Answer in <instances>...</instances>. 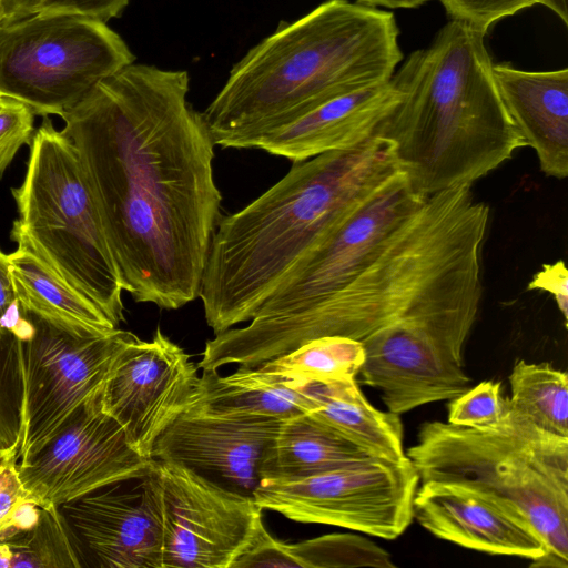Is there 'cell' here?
<instances>
[{"instance_id":"obj_18","label":"cell","mask_w":568,"mask_h":568,"mask_svg":"<svg viewBox=\"0 0 568 568\" xmlns=\"http://www.w3.org/2000/svg\"><path fill=\"white\" fill-rule=\"evenodd\" d=\"M419 484L413 503L414 517L434 536L491 555L532 560L546 554L544 539L511 503L464 485Z\"/></svg>"},{"instance_id":"obj_10","label":"cell","mask_w":568,"mask_h":568,"mask_svg":"<svg viewBox=\"0 0 568 568\" xmlns=\"http://www.w3.org/2000/svg\"><path fill=\"white\" fill-rule=\"evenodd\" d=\"M24 311L31 329L20 341L23 405L18 462L36 454L101 388L112 361L134 337L120 328L81 334Z\"/></svg>"},{"instance_id":"obj_23","label":"cell","mask_w":568,"mask_h":568,"mask_svg":"<svg viewBox=\"0 0 568 568\" xmlns=\"http://www.w3.org/2000/svg\"><path fill=\"white\" fill-rule=\"evenodd\" d=\"M8 256L14 288L26 310L81 334H104L119 328L27 247L18 245Z\"/></svg>"},{"instance_id":"obj_16","label":"cell","mask_w":568,"mask_h":568,"mask_svg":"<svg viewBox=\"0 0 568 568\" xmlns=\"http://www.w3.org/2000/svg\"><path fill=\"white\" fill-rule=\"evenodd\" d=\"M83 567L162 568L163 526L154 470L59 506Z\"/></svg>"},{"instance_id":"obj_25","label":"cell","mask_w":568,"mask_h":568,"mask_svg":"<svg viewBox=\"0 0 568 568\" xmlns=\"http://www.w3.org/2000/svg\"><path fill=\"white\" fill-rule=\"evenodd\" d=\"M250 567H379L394 568L390 555L376 544L354 534H329L288 544L262 528L251 547L232 568Z\"/></svg>"},{"instance_id":"obj_17","label":"cell","mask_w":568,"mask_h":568,"mask_svg":"<svg viewBox=\"0 0 568 568\" xmlns=\"http://www.w3.org/2000/svg\"><path fill=\"white\" fill-rule=\"evenodd\" d=\"M283 420L187 408L155 440L151 459L181 465L224 489L254 498Z\"/></svg>"},{"instance_id":"obj_24","label":"cell","mask_w":568,"mask_h":568,"mask_svg":"<svg viewBox=\"0 0 568 568\" xmlns=\"http://www.w3.org/2000/svg\"><path fill=\"white\" fill-rule=\"evenodd\" d=\"M372 456L366 448L304 413L282 422L265 465L264 478L307 477Z\"/></svg>"},{"instance_id":"obj_29","label":"cell","mask_w":568,"mask_h":568,"mask_svg":"<svg viewBox=\"0 0 568 568\" xmlns=\"http://www.w3.org/2000/svg\"><path fill=\"white\" fill-rule=\"evenodd\" d=\"M22 405L20 339L13 334L0 335V449L19 450Z\"/></svg>"},{"instance_id":"obj_22","label":"cell","mask_w":568,"mask_h":568,"mask_svg":"<svg viewBox=\"0 0 568 568\" xmlns=\"http://www.w3.org/2000/svg\"><path fill=\"white\" fill-rule=\"evenodd\" d=\"M310 415L327 424L372 455L392 460L406 457L399 414L373 407L356 379L307 384Z\"/></svg>"},{"instance_id":"obj_5","label":"cell","mask_w":568,"mask_h":568,"mask_svg":"<svg viewBox=\"0 0 568 568\" xmlns=\"http://www.w3.org/2000/svg\"><path fill=\"white\" fill-rule=\"evenodd\" d=\"M485 36L449 20L390 78L400 99L375 135L393 145L424 197L473 184L527 146L497 90Z\"/></svg>"},{"instance_id":"obj_40","label":"cell","mask_w":568,"mask_h":568,"mask_svg":"<svg viewBox=\"0 0 568 568\" xmlns=\"http://www.w3.org/2000/svg\"><path fill=\"white\" fill-rule=\"evenodd\" d=\"M12 556L7 544L0 540V568H11Z\"/></svg>"},{"instance_id":"obj_9","label":"cell","mask_w":568,"mask_h":568,"mask_svg":"<svg viewBox=\"0 0 568 568\" xmlns=\"http://www.w3.org/2000/svg\"><path fill=\"white\" fill-rule=\"evenodd\" d=\"M419 475L408 457H368L316 475L264 478L254 500L264 510L307 524L395 539L414 518Z\"/></svg>"},{"instance_id":"obj_15","label":"cell","mask_w":568,"mask_h":568,"mask_svg":"<svg viewBox=\"0 0 568 568\" xmlns=\"http://www.w3.org/2000/svg\"><path fill=\"white\" fill-rule=\"evenodd\" d=\"M197 368L160 328L151 341L134 335L119 351L100 400L138 454L151 459L155 440L189 408L196 394Z\"/></svg>"},{"instance_id":"obj_33","label":"cell","mask_w":568,"mask_h":568,"mask_svg":"<svg viewBox=\"0 0 568 568\" xmlns=\"http://www.w3.org/2000/svg\"><path fill=\"white\" fill-rule=\"evenodd\" d=\"M34 113L24 103L4 98L0 103V178L23 144H31Z\"/></svg>"},{"instance_id":"obj_28","label":"cell","mask_w":568,"mask_h":568,"mask_svg":"<svg viewBox=\"0 0 568 568\" xmlns=\"http://www.w3.org/2000/svg\"><path fill=\"white\" fill-rule=\"evenodd\" d=\"M11 568H82L83 561L69 526L55 505L41 506L37 523L2 540Z\"/></svg>"},{"instance_id":"obj_34","label":"cell","mask_w":568,"mask_h":568,"mask_svg":"<svg viewBox=\"0 0 568 568\" xmlns=\"http://www.w3.org/2000/svg\"><path fill=\"white\" fill-rule=\"evenodd\" d=\"M30 329V321L12 282L9 256L0 250V335L13 334L22 341Z\"/></svg>"},{"instance_id":"obj_21","label":"cell","mask_w":568,"mask_h":568,"mask_svg":"<svg viewBox=\"0 0 568 568\" xmlns=\"http://www.w3.org/2000/svg\"><path fill=\"white\" fill-rule=\"evenodd\" d=\"M312 406L306 385L292 386L257 367H239L227 376H221L217 369L203 371L189 408L212 415L286 419L310 412Z\"/></svg>"},{"instance_id":"obj_42","label":"cell","mask_w":568,"mask_h":568,"mask_svg":"<svg viewBox=\"0 0 568 568\" xmlns=\"http://www.w3.org/2000/svg\"><path fill=\"white\" fill-rule=\"evenodd\" d=\"M0 26H1V0H0Z\"/></svg>"},{"instance_id":"obj_7","label":"cell","mask_w":568,"mask_h":568,"mask_svg":"<svg viewBox=\"0 0 568 568\" xmlns=\"http://www.w3.org/2000/svg\"><path fill=\"white\" fill-rule=\"evenodd\" d=\"M11 193L19 215L11 240L119 326L123 286L100 213L73 143L48 116L33 134L24 179Z\"/></svg>"},{"instance_id":"obj_13","label":"cell","mask_w":568,"mask_h":568,"mask_svg":"<svg viewBox=\"0 0 568 568\" xmlns=\"http://www.w3.org/2000/svg\"><path fill=\"white\" fill-rule=\"evenodd\" d=\"M426 197L399 174L297 260L254 317L297 313L339 291L386 246Z\"/></svg>"},{"instance_id":"obj_8","label":"cell","mask_w":568,"mask_h":568,"mask_svg":"<svg viewBox=\"0 0 568 568\" xmlns=\"http://www.w3.org/2000/svg\"><path fill=\"white\" fill-rule=\"evenodd\" d=\"M133 62L122 37L97 19L37 12L0 26V94L38 115L60 116Z\"/></svg>"},{"instance_id":"obj_43","label":"cell","mask_w":568,"mask_h":568,"mask_svg":"<svg viewBox=\"0 0 568 568\" xmlns=\"http://www.w3.org/2000/svg\"><path fill=\"white\" fill-rule=\"evenodd\" d=\"M2 99H3V97L0 94V103H1Z\"/></svg>"},{"instance_id":"obj_11","label":"cell","mask_w":568,"mask_h":568,"mask_svg":"<svg viewBox=\"0 0 568 568\" xmlns=\"http://www.w3.org/2000/svg\"><path fill=\"white\" fill-rule=\"evenodd\" d=\"M478 311L405 317L362 341L359 383L381 392L389 412L450 400L469 388L463 352Z\"/></svg>"},{"instance_id":"obj_37","label":"cell","mask_w":568,"mask_h":568,"mask_svg":"<svg viewBox=\"0 0 568 568\" xmlns=\"http://www.w3.org/2000/svg\"><path fill=\"white\" fill-rule=\"evenodd\" d=\"M41 0H1V26L36 13Z\"/></svg>"},{"instance_id":"obj_6","label":"cell","mask_w":568,"mask_h":568,"mask_svg":"<svg viewBox=\"0 0 568 568\" xmlns=\"http://www.w3.org/2000/svg\"><path fill=\"white\" fill-rule=\"evenodd\" d=\"M405 454L420 483L464 485L518 507L547 547L531 567H568V437L539 428L509 402L484 428L426 422Z\"/></svg>"},{"instance_id":"obj_35","label":"cell","mask_w":568,"mask_h":568,"mask_svg":"<svg viewBox=\"0 0 568 568\" xmlns=\"http://www.w3.org/2000/svg\"><path fill=\"white\" fill-rule=\"evenodd\" d=\"M130 0H41L37 12L70 13L108 22L122 14Z\"/></svg>"},{"instance_id":"obj_20","label":"cell","mask_w":568,"mask_h":568,"mask_svg":"<svg viewBox=\"0 0 568 568\" xmlns=\"http://www.w3.org/2000/svg\"><path fill=\"white\" fill-rule=\"evenodd\" d=\"M503 103L516 128L534 149L547 176L568 175V69L526 71L493 63Z\"/></svg>"},{"instance_id":"obj_3","label":"cell","mask_w":568,"mask_h":568,"mask_svg":"<svg viewBox=\"0 0 568 568\" xmlns=\"http://www.w3.org/2000/svg\"><path fill=\"white\" fill-rule=\"evenodd\" d=\"M402 173L393 145L374 134L294 163L245 207L221 216L197 296L214 334L251 321L297 260Z\"/></svg>"},{"instance_id":"obj_41","label":"cell","mask_w":568,"mask_h":568,"mask_svg":"<svg viewBox=\"0 0 568 568\" xmlns=\"http://www.w3.org/2000/svg\"><path fill=\"white\" fill-rule=\"evenodd\" d=\"M13 458L18 459V448L0 449V471Z\"/></svg>"},{"instance_id":"obj_39","label":"cell","mask_w":568,"mask_h":568,"mask_svg":"<svg viewBox=\"0 0 568 568\" xmlns=\"http://www.w3.org/2000/svg\"><path fill=\"white\" fill-rule=\"evenodd\" d=\"M544 6L555 12L565 26L568 24L567 0H545Z\"/></svg>"},{"instance_id":"obj_4","label":"cell","mask_w":568,"mask_h":568,"mask_svg":"<svg viewBox=\"0 0 568 568\" xmlns=\"http://www.w3.org/2000/svg\"><path fill=\"white\" fill-rule=\"evenodd\" d=\"M395 14L325 0L281 23L231 69L201 113L215 145L252 149L262 133L332 97L388 81L403 60Z\"/></svg>"},{"instance_id":"obj_32","label":"cell","mask_w":568,"mask_h":568,"mask_svg":"<svg viewBox=\"0 0 568 568\" xmlns=\"http://www.w3.org/2000/svg\"><path fill=\"white\" fill-rule=\"evenodd\" d=\"M450 20L464 22L487 34L499 20L545 0H437Z\"/></svg>"},{"instance_id":"obj_14","label":"cell","mask_w":568,"mask_h":568,"mask_svg":"<svg viewBox=\"0 0 568 568\" xmlns=\"http://www.w3.org/2000/svg\"><path fill=\"white\" fill-rule=\"evenodd\" d=\"M100 389L36 454L18 462L21 484L40 506H60L152 470L154 462L138 454L102 409Z\"/></svg>"},{"instance_id":"obj_26","label":"cell","mask_w":568,"mask_h":568,"mask_svg":"<svg viewBox=\"0 0 568 568\" xmlns=\"http://www.w3.org/2000/svg\"><path fill=\"white\" fill-rule=\"evenodd\" d=\"M365 361L361 341L345 336H323L275 357L257 368L292 386L356 379Z\"/></svg>"},{"instance_id":"obj_2","label":"cell","mask_w":568,"mask_h":568,"mask_svg":"<svg viewBox=\"0 0 568 568\" xmlns=\"http://www.w3.org/2000/svg\"><path fill=\"white\" fill-rule=\"evenodd\" d=\"M489 206L471 184L426 197L386 246L344 287L297 313L253 317L221 334L225 358L255 368L323 336L363 341L405 317L479 311Z\"/></svg>"},{"instance_id":"obj_1","label":"cell","mask_w":568,"mask_h":568,"mask_svg":"<svg viewBox=\"0 0 568 568\" xmlns=\"http://www.w3.org/2000/svg\"><path fill=\"white\" fill-rule=\"evenodd\" d=\"M190 77L133 62L63 112L123 291L178 310L199 296L222 195Z\"/></svg>"},{"instance_id":"obj_19","label":"cell","mask_w":568,"mask_h":568,"mask_svg":"<svg viewBox=\"0 0 568 568\" xmlns=\"http://www.w3.org/2000/svg\"><path fill=\"white\" fill-rule=\"evenodd\" d=\"M399 99L390 79L332 97L262 133L252 149L298 163L357 146L375 134Z\"/></svg>"},{"instance_id":"obj_38","label":"cell","mask_w":568,"mask_h":568,"mask_svg":"<svg viewBox=\"0 0 568 568\" xmlns=\"http://www.w3.org/2000/svg\"><path fill=\"white\" fill-rule=\"evenodd\" d=\"M429 0H357L369 7H384L387 9H415Z\"/></svg>"},{"instance_id":"obj_36","label":"cell","mask_w":568,"mask_h":568,"mask_svg":"<svg viewBox=\"0 0 568 568\" xmlns=\"http://www.w3.org/2000/svg\"><path fill=\"white\" fill-rule=\"evenodd\" d=\"M528 290L545 291L554 296L565 325L568 320V271L564 261L544 264L528 284Z\"/></svg>"},{"instance_id":"obj_30","label":"cell","mask_w":568,"mask_h":568,"mask_svg":"<svg viewBox=\"0 0 568 568\" xmlns=\"http://www.w3.org/2000/svg\"><path fill=\"white\" fill-rule=\"evenodd\" d=\"M509 408L500 382L484 381L450 399L447 423L463 427L484 428L498 423Z\"/></svg>"},{"instance_id":"obj_31","label":"cell","mask_w":568,"mask_h":568,"mask_svg":"<svg viewBox=\"0 0 568 568\" xmlns=\"http://www.w3.org/2000/svg\"><path fill=\"white\" fill-rule=\"evenodd\" d=\"M40 509L21 484L18 459H11L0 471V540L32 527Z\"/></svg>"},{"instance_id":"obj_27","label":"cell","mask_w":568,"mask_h":568,"mask_svg":"<svg viewBox=\"0 0 568 568\" xmlns=\"http://www.w3.org/2000/svg\"><path fill=\"white\" fill-rule=\"evenodd\" d=\"M509 402L539 428L568 437V376L548 363L518 361L509 375Z\"/></svg>"},{"instance_id":"obj_12","label":"cell","mask_w":568,"mask_h":568,"mask_svg":"<svg viewBox=\"0 0 568 568\" xmlns=\"http://www.w3.org/2000/svg\"><path fill=\"white\" fill-rule=\"evenodd\" d=\"M154 470L162 511V568H232L264 527L263 509L254 498L181 465L154 462Z\"/></svg>"}]
</instances>
